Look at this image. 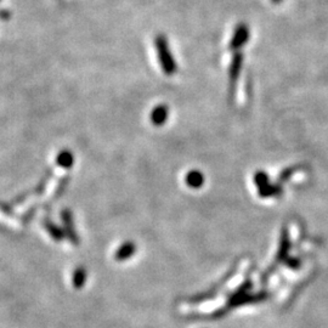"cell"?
<instances>
[{"mask_svg":"<svg viewBox=\"0 0 328 328\" xmlns=\"http://www.w3.org/2000/svg\"><path fill=\"white\" fill-rule=\"evenodd\" d=\"M154 46H156L157 56L160 64V68L167 75H173L178 71V65L169 49V43L164 34H158L154 38Z\"/></svg>","mask_w":328,"mask_h":328,"instance_id":"1","label":"cell"},{"mask_svg":"<svg viewBox=\"0 0 328 328\" xmlns=\"http://www.w3.org/2000/svg\"><path fill=\"white\" fill-rule=\"evenodd\" d=\"M74 163V157L69 150H62L56 157V164L64 169L72 168Z\"/></svg>","mask_w":328,"mask_h":328,"instance_id":"3","label":"cell"},{"mask_svg":"<svg viewBox=\"0 0 328 328\" xmlns=\"http://www.w3.org/2000/svg\"><path fill=\"white\" fill-rule=\"evenodd\" d=\"M248 39V31L247 28L244 26H239L237 28V31L235 32V36H233V39H232V48H238V46L243 45L245 40Z\"/></svg>","mask_w":328,"mask_h":328,"instance_id":"5","label":"cell"},{"mask_svg":"<svg viewBox=\"0 0 328 328\" xmlns=\"http://www.w3.org/2000/svg\"><path fill=\"white\" fill-rule=\"evenodd\" d=\"M274 2H275V3H280L281 0H274Z\"/></svg>","mask_w":328,"mask_h":328,"instance_id":"7","label":"cell"},{"mask_svg":"<svg viewBox=\"0 0 328 328\" xmlns=\"http://www.w3.org/2000/svg\"><path fill=\"white\" fill-rule=\"evenodd\" d=\"M169 117V107L167 105H158L151 111L150 121L154 127H162L166 124Z\"/></svg>","mask_w":328,"mask_h":328,"instance_id":"2","label":"cell"},{"mask_svg":"<svg viewBox=\"0 0 328 328\" xmlns=\"http://www.w3.org/2000/svg\"><path fill=\"white\" fill-rule=\"evenodd\" d=\"M185 180H186V184L190 186V187L198 188L203 185L204 176L200 170H190V172L187 173V175H186Z\"/></svg>","mask_w":328,"mask_h":328,"instance_id":"4","label":"cell"},{"mask_svg":"<svg viewBox=\"0 0 328 328\" xmlns=\"http://www.w3.org/2000/svg\"><path fill=\"white\" fill-rule=\"evenodd\" d=\"M241 61H242V58H239V56H237V58L233 60L232 67H231V75H232V78L237 77V73H238V71H239V66H241Z\"/></svg>","mask_w":328,"mask_h":328,"instance_id":"6","label":"cell"}]
</instances>
